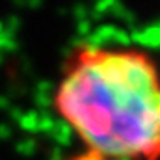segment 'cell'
Wrapping results in <instances>:
<instances>
[{"label":"cell","instance_id":"7a4b0ae2","mask_svg":"<svg viewBox=\"0 0 160 160\" xmlns=\"http://www.w3.org/2000/svg\"><path fill=\"white\" fill-rule=\"evenodd\" d=\"M67 160H108V158L101 157L99 153H93V151H88V149H82L80 147V151L73 153Z\"/></svg>","mask_w":160,"mask_h":160},{"label":"cell","instance_id":"6da1fadb","mask_svg":"<svg viewBox=\"0 0 160 160\" xmlns=\"http://www.w3.org/2000/svg\"><path fill=\"white\" fill-rule=\"evenodd\" d=\"M52 106L82 149L108 160H160V67L140 48L80 47Z\"/></svg>","mask_w":160,"mask_h":160}]
</instances>
